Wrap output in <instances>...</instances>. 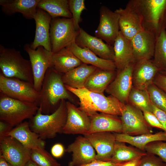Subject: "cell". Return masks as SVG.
<instances>
[{"label":"cell","mask_w":166,"mask_h":166,"mask_svg":"<svg viewBox=\"0 0 166 166\" xmlns=\"http://www.w3.org/2000/svg\"><path fill=\"white\" fill-rule=\"evenodd\" d=\"M53 68L50 67L45 73L36 103L42 113L49 114L56 111L62 100L72 102L73 100L66 89L62 75Z\"/></svg>","instance_id":"6da1fadb"},{"label":"cell","mask_w":166,"mask_h":166,"mask_svg":"<svg viewBox=\"0 0 166 166\" xmlns=\"http://www.w3.org/2000/svg\"><path fill=\"white\" fill-rule=\"evenodd\" d=\"M66 89L79 99L81 110L89 114L99 112L117 116H121L125 105L110 95L106 97L103 93L90 91L83 88L76 89L65 85Z\"/></svg>","instance_id":"7a4b0ae2"},{"label":"cell","mask_w":166,"mask_h":166,"mask_svg":"<svg viewBox=\"0 0 166 166\" xmlns=\"http://www.w3.org/2000/svg\"><path fill=\"white\" fill-rule=\"evenodd\" d=\"M67 117L66 101L62 100L53 113L42 114L39 109L36 114L30 119L31 129L43 140L53 138L58 133H63Z\"/></svg>","instance_id":"3957f363"},{"label":"cell","mask_w":166,"mask_h":166,"mask_svg":"<svg viewBox=\"0 0 166 166\" xmlns=\"http://www.w3.org/2000/svg\"><path fill=\"white\" fill-rule=\"evenodd\" d=\"M139 12L144 30L156 37L166 29V0H131Z\"/></svg>","instance_id":"277c9868"},{"label":"cell","mask_w":166,"mask_h":166,"mask_svg":"<svg viewBox=\"0 0 166 166\" xmlns=\"http://www.w3.org/2000/svg\"><path fill=\"white\" fill-rule=\"evenodd\" d=\"M0 69L5 77H14L34 84L31 62L14 48L0 45Z\"/></svg>","instance_id":"5b68a950"},{"label":"cell","mask_w":166,"mask_h":166,"mask_svg":"<svg viewBox=\"0 0 166 166\" xmlns=\"http://www.w3.org/2000/svg\"><path fill=\"white\" fill-rule=\"evenodd\" d=\"M38 108L36 103L20 101L0 93V121L14 127L32 118Z\"/></svg>","instance_id":"8992f818"},{"label":"cell","mask_w":166,"mask_h":166,"mask_svg":"<svg viewBox=\"0 0 166 166\" xmlns=\"http://www.w3.org/2000/svg\"><path fill=\"white\" fill-rule=\"evenodd\" d=\"M78 32L75 29L72 18L52 19L49 30L52 52L55 53L67 47L75 40Z\"/></svg>","instance_id":"52a82bcc"},{"label":"cell","mask_w":166,"mask_h":166,"mask_svg":"<svg viewBox=\"0 0 166 166\" xmlns=\"http://www.w3.org/2000/svg\"><path fill=\"white\" fill-rule=\"evenodd\" d=\"M0 93L20 101L36 103L39 95L34 84L16 78L6 77L1 72Z\"/></svg>","instance_id":"ba28073f"},{"label":"cell","mask_w":166,"mask_h":166,"mask_svg":"<svg viewBox=\"0 0 166 166\" xmlns=\"http://www.w3.org/2000/svg\"><path fill=\"white\" fill-rule=\"evenodd\" d=\"M120 118L121 133L135 136L153 132L152 127L146 121L143 112L128 103L125 104Z\"/></svg>","instance_id":"9c48e42d"},{"label":"cell","mask_w":166,"mask_h":166,"mask_svg":"<svg viewBox=\"0 0 166 166\" xmlns=\"http://www.w3.org/2000/svg\"><path fill=\"white\" fill-rule=\"evenodd\" d=\"M24 49L29 56L34 88L39 93L46 72L49 68L52 67L51 59L52 51H47L42 46L33 49L28 44L24 46Z\"/></svg>","instance_id":"30bf717a"},{"label":"cell","mask_w":166,"mask_h":166,"mask_svg":"<svg viewBox=\"0 0 166 166\" xmlns=\"http://www.w3.org/2000/svg\"><path fill=\"white\" fill-rule=\"evenodd\" d=\"M119 14L105 6L100 9L99 25L95 32V36L113 45L120 31Z\"/></svg>","instance_id":"8fae6325"},{"label":"cell","mask_w":166,"mask_h":166,"mask_svg":"<svg viewBox=\"0 0 166 166\" xmlns=\"http://www.w3.org/2000/svg\"><path fill=\"white\" fill-rule=\"evenodd\" d=\"M30 151L10 136L0 141V155L12 166H24L30 159Z\"/></svg>","instance_id":"7c38bea8"},{"label":"cell","mask_w":166,"mask_h":166,"mask_svg":"<svg viewBox=\"0 0 166 166\" xmlns=\"http://www.w3.org/2000/svg\"><path fill=\"white\" fill-rule=\"evenodd\" d=\"M135 63H131L117 72L116 77L105 90L107 93L124 104L128 103V97L133 87L132 73Z\"/></svg>","instance_id":"4fadbf2b"},{"label":"cell","mask_w":166,"mask_h":166,"mask_svg":"<svg viewBox=\"0 0 166 166\" xmlns=\"http://www.w3.org/2000/svg\"><path fill=\"white\" fill-rule=\"evenodd\" d=\"M115 11L120 15V31L128 39L131 40L144 30L141 17L131 0L128 2L125 8H120Z\"/></svg>","instance_id":"5bb4252c"},{"label":"cell","mask_w":166,"mask_h":166,"mask_svg":"<svg viewBox=\"0 0 166 166\" xmlns=\"http://www.w3.org/2000/svg\"><path fill=\"white\" fill-rule=\"evenodd\" d=\"M67 117L63 133L67 134H88L91 121L87 113L72 102L66 101Z\"/></svg>","instance_id":"9a60e30c"},{"label":"cell","mask_w":166,"mask_h":166,"mask_svg":"<svg viewBox=\"0 0 166 166\" xmlns=\"http://www.w3.org/2000/svg\"><path fill=\"white\" fill-rule=\"evenodd\" d=\"M84 136L96 150L97 153L96 160L111 161L116 141L114 133L99 132L86 134Z\"/></svg>","instance_id":"2e32d148"},{"label":"cell","mask_w":166,"mask_h":166,"mask_svg":"<svg viewBox=\"0 0 166 166\" xmlns=\"http://www.w3.org/2000/svg\"><path fill=\"white\" fill-rule=\"evenodd\" d=\"M94 149L85 137L78 136L65 150L66 152L72 153V160L68 166H80L96 160V154Z\"/></svg>","instance_id":"e0dca14e"},{"label":"cell","mask_w":166,"mask_h":166,"mask_svg":"<svg viewBox=\"0 0 166 166\" xmlns=\"http://www.w3.org/2000/svg\"><path fill=\"white\" fill-rule=\"evenodd\" d=\"M75 42L80 47L88 48L100 58L113 61L114 54L113 46L90 35L82 28L78 30Z\"/></svg>","instance_id":"ac0fdd59"},{"label":"cell","mask_w":166,"mask_h":166,"mask_svg":"<svg viewBox=\"0 0 166 166\" xmlns=\"http://www.w3.org/2000/svg\"><path fill=\"white\" fill-rule=\"evenodd\" d=\"M156 37L148 31L143 30L131 40L135 62L150 60L153 57Z\"/></svg>","instance_id":"d6986e66"},{"label":"cell","mask_w":166,"mask_h":166,"mask_svg":"<svg viewBox=\"0 0 166 166\" xmlns=\"http://www.w3.org/2000/svg\"><path fill=\"white\" fill-rule=\"evenodd\" d=\"M34 19L36 24L35 35L33 42L30 45V47L36 49L42 46L47 51H52L49 35L51 17L46 11L37 8Z\"/></svg>","instance_id":"ffe728a7"},{"label":"cell","mask_w":166,"mask_h":166,"mask_svg":"<svg viewBox=\"0 0 166 166\" xmlns=\"http://www.w3.org/2000/svg\"><path fill=\"white\" fill-rule=\"evenodd\" d=\"M160 71L151 60L135 62L132 73L133 87L147 89L153 83L156 75Z\"/></svg>","instance_id":"44dd1931"},{"label":"cell","mask_w":166,"mask_h":166,"mask_svg":"<svg viewBox=\"0 0 166 166\" xmlns=\"http://www.w3.org/2000/svg\"><path fill=\"white\" fill-rule=\"evenodd\" d=\"M88 115L90 118L91 123L87 134L105 132L122 133V122L118 116L97 112Z\"/></svg>","instance_id":"7402d4cb"},{"label":"cell","mask_w":166,"mask_h":166,"mask_svg":"<svg viewBox=\"0 0 166 166\" xmlns=\"http://www.w3.org/2000/svg\"><path fill=\"white\" fill-rule=\"evenodd\" d=\"M114 62L117 71L119 72L129 64L135 62L131 40L126 38L120 31L113 45Z\"/></svg>","instance_id":"603a6c76"},{"label":"cell","mask_w":166,"mask_h":166,"mask_svg":"<svg viewBox=\"0 0 166 166\" xmlns=\"http://www.w3.org/2000/svg\"><path fill=\"white\" fill-rule=\"evenodd\" d=\"M66 48L71 51L83 63L89 64L101 69L117 71L114 62L100 58L88 48L78 45L75 40Z\"/></svg>","instance_id":"cb8c5ba5"},{"label":"cell","mask_w":166,"mask_h":166,"mask_svg":"<svg viewBox=\"0 0 166 166\" xmlns=\"http://www.w3.org/2000/svg\"><path fill=\"white\" fill-rule=\"evenodd\" d=\"M30 150L38 148H45V142L30 128V123L24 121L15 126L7 134Z\"/></svg>","instance_id":"d4e9b609"},{"label":"cell","mask_w":166,"mask_h":166,"mask_svg":"<svg viewBox=\"0 0 166 166\" xmlns=\"http://www.w3.org/2000/svg\"><path fill=\"white\" fill-rule=\"evenodd\" d=\"M40 0H0L3 12L10 16L21 13L26 18L34 19Z\"/></svg>","instance_id":"484cf974"},{"label":"cell","mask_w":166,"mask_h":166,"mask_svg":"<svg viewBox=\"0 0 166 166\" xmlns=\"http://www.w3.org/2000/svg\"><path fill=\"white\" fill-rule=\"evenodd\" d=\"M52 67L57 72L65 74L83 63L69 49L64 48L59 51L51 52Z\"/></svg>","instance_id":"4316f807"},{"label":"cell","mask_w":166,"mask_h":166,"mask_svg":"<svg viewBox=\"0 0 166 166\" xmlns=\"http://www.w3.org/2000/svg\"><path fill=\"white\" fill-rule=\"evenodd\" d=\"M98 68L84 63L76 67L62 75V79L65 85L73 88L79 89L84 87L85 83L89 76Z\"/></svg>","instance_id":"83f0119b"},{"label":"cell","mask_w":166,"mask_h":166,"mask_svg":"<svg viewBox=\"0 0 166 166\" xmlns=\"http://www.w3.org/2000/svg\"><path fill=\"white\" fill-rule=\"evenodd\" d=\"M117 74V71H108L97 68L88 78L84 88L92 92L103 93Z\"/></svg>","instance_id":"f1b7e54d"},{"label":"cell","mask_w":166,"mask_h":166,"mask_svg":"<svg viewBox=\"0 0 166 166\" xmlns=\"http://www.w3.org/2000/svg\"><path fill=\"white\" fill-rule=\"evenodd\" d=\"M114 133L117 141L128 143L144 152H145V146L151 142L166 141V132L164 131H160L155 134H145L135 136L122 133Z\"/></svg>","instance_id":"f546056e"},{"label":"cell","mask_w":166,"mask_h":166,"mask_svg":"<svg viewBox=\"0 0 166 166\" xmlns=\"http://www.w3.org/2000/svg\"><path fill=\"white\" fill-rule=\"evenodd\" d=\"M37 7L46 11L52 19L72 18L68 0H40Z\"/></svg>","instance_id":"4dcf8cb0"},{"label":"cell","mask_w":166,"mask_h":166,"mask_svg":"<svg viewBox=\"0 0 166 166\" xmlns=\"http://www.w3.org/2000/svg\"><path fill=\"white\" fill-rule=\"evenodd\" d=\"M147 153L136 148L127 146L124 142L116 141L111 161L115 163L127 162L141 158Z\"/></svg>","instance_id":"1f68e13d"},{"label":"cell","mask_w":166,"mask_h":166,"mask_svg":"<svg viewBox=\"0 0 166 166\" xmlns=\"http://www.w3.org/2000/svg\"><path fill=\"white\" fill-rule=\"evenodd\" d=\"M127 103L142 112H152V104L147 89H140L133 87L129 95Z\"/></svg>","instance_id":"d6a6232c"},{"label":"cell","mask_w":166,"mask_h":166,"mask_svg":"<svg viewBox=\"0 0 166 166\" xmlns=\"http://www.w3.org/2000/svg\"><path fill=\"white\" fill-rule=\"evenodd\" d=\"M152 61L160 71L166 72V30L156 37Z\"/></svg>","instance_id":"836d02e7"},{"label":"cell","mask_w":166,"mask_h":166,"mask_svg":"<svg viewBox=\"0 0 166 166\" xmlns=\"http://www.w3.org/2000/svg\"><path fill=\"white\" fill-rule=\"evenodd\" d=\"M30 160L39 166H60L53 156L45 150L38 148L31 150Z\"/></svg>","instance_id":"e575fe53"},{"label":"cell","mask_w":166,"mask_h":166,"mask_svg":"<svg viewBox=\"0 0 166 166\" xmlns=\"http://www.w3.org/2000/svg\"><path fill=\"white\" fill-rule=\"evenodd\" d=\"M147 90L152 104L166 113V93L153 83Z\"/></svg>","instance_id":"d590c367"},{"label":"cell","mask_w":166,"mask_h":166,"mask_svg":"<svg viewBox=\"0 0 166 166\" xmlns=\"http://www.w3.org/2000/svg\"><path fill=\"white\" fill-rule=\"evenodd\" d=\"M69 9L72 15L75 29L78 31L80 29L79 23L81 21V14L86 9L85 1L84 0H69Z\"/></svg>","instance_id":"8d00e7d4"},{"label":"cell","mask_w":166,"mask_h":166,"mask_svg":"<svg viewBox=\"0 0 166 166\" xmlns=\"http://www.w3.org/2000/svg\"><path fill=\"white\" fill-rule=\"evenodd\" d=\"M145 151L147 153L158 156L166 164V141L151 142L145 146Z\"/></svg>","instance_id":"74e56055"},{"label":"cell","mask_w":166,"mask_h":166,"mask_svg":"<svg viewBox=\"0 0 166 166\" xmlns=\"http://www.w3.org/2000/svg\"><path fill=\"white\" fill-rule=\"evenodd\" d=\"M138 166H166V164L159 157L147 153L141 158Z\"/></svg>","instance_id":"f35d334b"},{"label":"cell","mask_w":166,"mask_h":166,"mask_svg":"<svg viewBox=\"0 0 166 166\" xmlns=\"http://www.w3.org/2000/svg\"><path fill=\"white\" fill-rule=\"evenodd\" d=\"M143 113L145 120L150 126L160 128L165 132V129L153 113L149 111H144Z\"/></svg>","instance_id":"ab89813d"},{"label":"cell","mask_w":166,"mask_h":166,"mask_svg":"<svg viewBox=\"0 0 166 166\" xmlns=\"http://www.w3.org/2000/svg\"><path fill=\"white\" fill-rule=\"evenodd\" d=\"M153 83L166 93V75L160 71L156 75Z\"/></svg>","instance_id":"60d3db41"},{"label":"cell","mask_w":166,"mask_h":166,"mask_svg":"<svg viewBox=\"0 0 166 166\" xmlns=\"http://www.w3.org/2000/svg\"><path fill=\"white\" fill-rule=\"evenodd\" d=\"M152 112L164 128L166 132V113L152 104Z\"/></svg>","instance_id":"b9f144b4"},{"label":"cell","mask_w":166,"mask_h":166,"mask_svg":"<svg viewBox=\"0 0 166 166\" xmlns=\"http://www.w3.org/2000/svg\"><path fill=\"white\" fill-rule=\"evenodd\" d=\"M13 127L10 124L0 121V141L7 136V134L12 129Z\"/></svg>","instance_id":"7bdbcfd3"},{"label":"cell","mask_w":166,"mask_h":166,"mask_svg":"<svg viewBox=\"0 0 166 166\" xmlns=\"http://www.w3.org/2000/svg\"><path fill=\"white\" fill-rule=\"evenodd\" d=\"M65 151V150L63 145L60 143L54 144L51 149L52 155L56 158L61 157L63 155Z\"/></svg>","instance_id":"ee69618b"},{"label":"cell","mask_w":166,"mask_h":166,"mask_svg":"<svg viewBox=\"0 0 166 166\" xmlns=\"http://www.w3.org/2000/svg\"><path fill=\"white\" fill-rule=\"evenodd\" d=\"M121 163H115L112 161H104L95 160L90 163L80 166H117Z\"/></svg>","instance_id":"f6af8a7d"},{"label":"cell","mask_w":166,"mask_h":166,"mask_svg":"<svg viewBox=\"0 0 166 166\" xmlns=\"http://www.w3.org/2000/svg\"><path fill=\"white\" fill-rule=\"evenodd\" d=\"M141 158L132 160L121 163L117 166H138L140 163Z\"/></svg>","instance_id":"bcb514c9"},{"label":"cell","mask_w":166,"mask_h":166,"mask_svg":"<svg viewBox=\"0 0 166 166\" xmlns=\"http://www.w3.org/2000/svg\"><path fill=\"white\" fill-rule=\"evenodd\" d=\"M0 166H12L6 161L0 155Z\"/></svg>","instance_id":"7dc6e473"},{"label":"cell","mask_w":166,"mask_h":166,"mask_svg":"<svg viewBox=\"0 0 166 166\" xmlns=\"http://www.w3.org/2000/svg\"><path fill=\"white\" fill-rule=\"evenodd\" d=\"M24 166H39L30 159L26 164Z\"/></svg>","instance_id":"c3c4849f"},{"label":"cell","mask_w":166,"mask_h":166,"mask_svg":"<svg viewBox=\"0 0 166 166\" xmlns=\"http://www.w3.org/2000/svg\"><path fill=\"white\" fill-rule=\"evenodd\" d=\"M161 73H163V74L166 75V72H164V71H160Z\"/></svg>","instance_id":"681fc988"}]
</instances>
